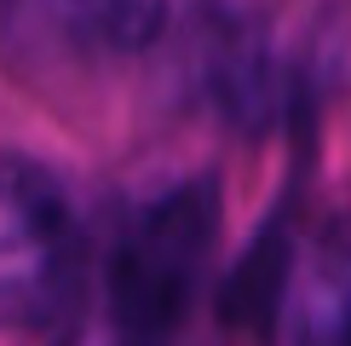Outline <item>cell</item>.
Returning a JSON list of instances; mask_svg holds the SVG:
<instances>
[{
	"instance_id": "cell-2",
	"label": "cell",
	"mask_w": 351,
	"mask_h": 346,
	"mask_svg": "<svg viewBox=\"0 0 351 346\" xmlns=\"http://www.w3.org/2000/svg\"><path fill=\"white\" fill-rule=\"evenodd\" d=\"M81 225L47 168L0 156V335H40L75 312Z\"/></svg>"
},
{
	"instance_id": "cell-1",
	"label": "cell",
	"mask_w": 351,
	"mask_h": 346,
	"mask_svg": "<svg viewBox=\"0 0 351 346\" xmlns=\"http://www.w3.org/2000/svg\"><path fill=\"white\" fill-rule=\"evenodd\" d=\"M219 237V185L184 179L121 225L110 254V306L133 341H156L190 312Z\"/></svg>"
},
{
	"instance_id": "cell-4",
	"label": "cell",
	"mask_w": 351,
	"mask_h": 346,
	"mask_svg": "<svg viewBox=\"0 0 351 346\" xmlns=\"http://www.w3.org/2000/svg\"><path fill=\"white\" fill-rule=\"evenodd\" d=\"M69 12V23L81 35L104 41L115 52H138L162 35L167 23V0H58Z\"/></svg>"
},
{
	"instance_id": "cell-3",
	"label": "cell",
	"mask_w": 351,
	"mask_h": 346,
	"mask_svg": "<svg viewBox=\"0 0 351 346\" xmlns=\"http://www.w3.org/2000/svg\"><path fill=\"white\" fill-rule=\"evenodd\" d=\"M294 346H351V220L334 225L311 254L294 306Z\"/></svg>"
}]
</instances>
